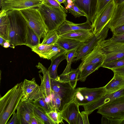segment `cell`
<instances>
[{"label": "cell", "instance_id": "obj_40", "mask_svg": "<svg viewBox=\"0 0 124 124\" xmlns=\"http://www.w3.org/2000/svg\"><path fill=\"white\" fill-rule=\"evenodd\" d=\"M42 3L49 7L58 8L63 9L66 13L68 10L64 8L57 0H42Z\"/></svg>", "mask_w": 124, "mask_h": 124}, {"label": "cell", "instance_id": "obj_8", "mask_svg": "<svg viewBox=\"0 0 124 124\" xmlns=\"http://www.w3.org/2000/svg\"><path fill=\"white\" fill-rule=\"evenodd\" d=\"M116 7L114 0H112L95 17L92 24L93 28V32L95 35H98L108 24L112 17Z\"/></svg>", "mask_w": 124, "mask_h": 124}, {"label": "cell", "instance_id": "obj_26", "mask_svg": "<svg viewBox=\"0 0 124 124\" xmlns=\"http://www.w3.org/2000/svg\"><path fill=\"white\" fill-rule=\"evenodd\" d=\"M9 29V22L6 11L1 10L0 14V36L7 41Z\"/></svg>", "mask_w": 124, "mask_h": 124}, {"label": "cell", "instance_id": "obj_17", "mask_svg": "<svg viewBox=\"0 0 124 124\" xmlns=\"http://www.w3.org/2000/svg\"><path fill=\"white\" fill-rule=\"evenodd\" d=\"M78 30L93 31V28L92 23L88 21L83 23L76 24L66 20L56 31L59 36L70 31Z\"/></svg>", "mask_w": 124, "mask_h": 124}, {"label": "cell", "instance_id": "obj_10", "mask_svg": "<svg viewBox=\"0 0 124 124\" xmlns=\"http://www.w3.org/2000/svg\"><path fill=\"white\" fill-rule=\"evenodd\" d=\"M51 85L52 91L59 96L62 100L64 106L72 100L75 89L73 88L69 82H62L51 78Z\"/></svg>", "mask_w": 124, "mask_h": 124}, {"label": "cell", "instance_id": "obj_42", "mask_svg": "<svg viewBox=\"0 0 124 124\" xmlns=\"http://www.w3.org/2000/svg\"><path fill=\"white\" fill-rule=\"evenodd\" d=\"M109 39L112 41L124 44V33L119 35H113Z\"/></svg>", "mask_w": 124, "mask_h": 124}, {"label": "cell", "instance_id": "obj_38", "mask_svg": "<svg viewBox=\"0 0 124 124\" xmlns=\"http://www.w3.org/2000/svg\"><path fill=\"white\" fill-rule=\"evenodd\" d=\"M101 124H124V118L109 117L102 115Z\"/></svg>", "mask_w": 124, "mask_h": 124}, {"label": "cell", "instance_id": "obj_33", "mask_svg": "<svg viewBox=\"0 0 124 124\" xmlns=\"http://www.w3.org/2000/svg\"><path fill=\"white\" fill-rule=\"evenodd\" d=\"M50 98L51 103L53 109H56L60 112L64 106L62 100L59 96L57 93L52 91Z\"/></svg>", "mask_w": 124, "mask_h": 124}, {"label": "cell", "instance_id": "obj_6", "mask_svg": "<svg viewBox=\"0 0 124 124\" xmlns=\"http://www.w3.org/2000/svg\"><path fill=\"white\" fill-rule=\"evenodd\" d=\"M102 53L106 56L103 63L124 57V44L111 40L101 41L99 44Z\"/></svg>", "mask_w": 124, "mask_h": 124}, {"label": "cell", "instance_id": "obj_44", "mask_svg": "<svg viewBox=\"0 0 124 124\" xmlns=\"http://www.w3.org/2000/svg\"><path fill=\"white\" fill-rule=\"evenodd\" d=\"M12 118L7 123V124H19L16 113L15 112L12 114Z\"/></svg>", "mask_w": 124, "mask_h": 124}, {"label": "cell", "instance_id": "obj_4", "mask_svg": "<svg viewBox=\"0 0 124 124\" xmlns=\"http://www.w3.org/2000/svg\"><path fill=\"white\" fill-rule=\"evenodd\" d=\"M20 11L39 38H44L48 31L38 8H31Z\"/></svg>", "mask_w": 124, "mask_h": 124}, {"label": "cell", "instance_id": "obj_20", "mask_svg": "<svg viewBox=\"0 0 124 124\" xmlns=\"http://www.w3.org/2000/svg\"><path fill=\"white\" fill-rule=\"evenodd\" d=\"M124 24V2L116 5L112 17L108 24L112 31Z\"/></svg>", "mask_w": 124, "mask_h": 124}, {"label": "cell", "instance_id": "obj_5", "mask_svg": "<svg viewBox=\"0 0 124 124\" xmlns=\"http://www.w3.org/2000/svg\"><path fill=\"white\" fill-rule=\"evenodd\" d=\"M106 93L104 86L92 88H78L75 89L72 100L79 106H83L99 99Z\"/></svg>", "mask_w": 124, "mask_h": 124}, {"label": "cell", "instance_id": "obj_35", "mask_svg": "<svg viewBox=\"0 0 124 124\" xmlns=\"http://www.w3.org/2000/svg\"><path fill=\"white\" fill-rule=\"evenodd\" d=\"M124 66V57L104 63L101 67L112 70Z\"/></svg>", "mask_w": 124, "mask_h": 124}, {"label": "cell", "instance_id": "obj_43", "mask_svg": "<svg viewBox=\"0 0 124 124\" xmlns=\"http://www.w3.org/2000/svg\"><path fill=\"white\" fill-rule=\"evenodd\" d=\"M113 35H119L124 33V24L118 27L112 31Z\"/></svg>", "mask_w": 124, "mask_h": 124}, {"label": "cell", "instance_id": "obj_30", "mask_svg": "<svg viewBox=\"0 0 124 124\" xmlns=\"http://www.w3.org/2000/svg\"><path fill=\"white\" fill-rule=\"evenodd\" d=\"M33 103L41 110L48 113L52 110V108L50 101V96H45L36 100H33Z\"/></svg>", "mask_w": 124, "mask_h": 124}, {"label": "cell", "instance_id": "obj_36", "mask_svg": "<svg viewBox=\"0 0 124 124\" xmlns=\"http://www.w3.org/2000/svg\"><path fill=\"white\" fill-rule=\"evenodd\" d=\"M46 113L55 124L63 123V119L60 111L56 109L53 108L50 111Z\"/></svg>", "mask_w": 124, "mask_h": 124}, {"label": "cell", "instance_id": "obj_31", "mask_svg": "<svg viewBox=\"0 0 124 124\" xmlns=\"http://www.w3.org/2000/svg\"><path fill=\"white\" fill-rule=\"evenodd\" d=\"M59 38L56 30L48 32L41 44L48 45H54L57 43Z\"/></svg>", "mask_w": 124, "mask_h": 124}, {"label": "cell", "instance_id": "obj_1", "mask_svg": "<svg viewBox=\"0 0 124 124\" xmlns=\"http://www.w3.org/2000/svg\"><path fill=\"white\" fill-rule=\"evenodd\" d=\"M9 22L8 41L10 47L14 48L17 46L25 45L26 41L28 23L19 10L6 11Z\"/></svg>", "mask_w": 124, "mask_h": 124}, {"label": "cell", "instance_id": "obj_49", "mask_svg": "<svg viewBox=\"0 0 124 124\" xmlns=\"http://www.w3.org/2000/svg\"><path fill=\"white\" fill-rule=\"evenodd\" d=\"M10 45L8 41H6L3 44V46L5 48H8L10 47Z\"/></svg>", "mask_w": 124, "mask_h": 124}, {"label": "cell", "instance_id": "obj_41", "mask_svg": "<svg viewBox=\"0 0 124 124\" xmlns=\"http://www.w3.org/2000/svg\"><path fill=\"white\" fill-rule=\"evenodd\" d=\"M96 0V10L95 17L98 16L105 7L112 0Z\"/></svg>", "mask_w": 124, "mask_h": 124}, {"label": "cell", "instance_id": "obj_3", "mask_svg": "<svg viewBox=\"0 0 124 124\" xmlns=\"http://www.w3.org/2000/svg\"><path fill=\"white\" fill-rule=\"evenodd\" d=\"M38 9L48 32L56 30L66 20L67 15L62 9L41 4Z\"/></svg>", "mask_w": 124, "mask_h": 124}, {"label": "cell", "instance_id": "obj_48", "mask_svg": "<svg viewBox=\"0 0 124 124\" xmlns=\"http://www.w3.org/2000/svg\"><path fill=\"white\" fill-rule=\"evenodd\" d=\"M77 124H84L82 117L81 113L79 111L77 115Z\"/></svg>", "mask_w": 124, "mask_h": 124}, {"label": "cell", "instance_id": "obj_12", "mask_svg": "<svg viewBox=\"0 0 124 124\" xmlns=\"http://www.w3.org/2000/svg\"><path fill=\"white\" fill-rule=\"evenodd\" d=\"M23 90L22 101L36 100L44 96L35 78L30 80L25 79L23 82Z\"/></svg>", "mask_w": 124, "mask_h": 124}, {"label": "cell", "instance_id": "obj_50", "mask_svg": "<svg viewBox=\"0 0 124 124\" xmlns=\"http://www.w3.org/2000/svg\"><path fill=\"white\" fill-rule=\"evenodd\" d=\"M58 2L61 4L63 3L66 7L68 4L67 2V0H57Z\"/></svg>", "mask_w": 124, "mask_h": 124}, {"label": "cell", "instance_id": "obj_29", "mask_svg": "<svg viewBox=\"0 0 124 124\" xmlns=\"http://www.w3.org/2000/svg\"><path fill=\"white\" fill-rule=\"evenodd\" d=\"M33 109L34 115L41 120L44 124H55L47 115L33 103V100H30Z\"/></svg>", "mask_w": 124, "mask_h": 124}, {"label": "cell", "instance_id": "obj_25", "mask_svg": "<svg viewBox=\"0 0 124 124\" xmlns=\"http://www.w3.org/2000/svg\"><path fill=\"white\" fill-rule=\"evenodd\" d=\"M83 42L71 39L59 37L57 43L67 52L77 49Z\"/></svg>", "mask_w": 124, "mask_h": 124}, {"label": "cell", "instance_id": "obj_16", "mask_svg": "<svg viewBox=\"0 0 124 124\" xmlns=\"http://www.w3.org/2000/svg\"><path fill=\"white\" fill-rule=\"evenodd\" d=\"M79 106L73 100L66 104L60 112L63 119L69 124H77Z\"/></svg>", "mask_w": 124, "mask_h": 124}, {"label": "cell", "instance_id": "obj_46", "mask_svg": "<svg viewBox=\"0 0 124 124\" xmlns=\"http://www.w3.org/2000/svg\"><path fill=\"white\" fill-rule=\"evenodd\" d=\"M81 113L82 117L84 124H89L88 118V116L89 115L85 111H82Z\"/></svg>", "mask_w": 124, "mask_h": 124}, {"label": "cell", "instance_id": "obj_9", "mask_svg": "<svg viewBox=\"0 0 124 124\" xmlns=\"http://www.w3.org/2000/svg\"><path fill=\"white\" fill-rule=\"evenodd\" d=\"M109 28L108 24L97 35L94 34L93 37L86 42L83 43L77 50V57L74 62H77L92 51L102 41L107 37Z\"/></svg>", "mask_w": 124, "mask_h": 124}, {"label": "cell", "instance_id": "obj_7", "mask_svg": "<svg viewBox=\"0 0 124 124\" xmlns=\"http://www.w3.org/2000/svg\"><path fill=\"white\" fill-rule=\"evenodd\" d=\"M97 113L115 118H124V95L118 97L101 106Z\"/></svg>", "mask_w": 124, "mask_h": 124}, {"label": "cell", "instance_id": "obj_28", "mask_svg": "<svg viewBox=\"0 0 124 124\" xmlns=\"http://www.w3.org/2000/svg\"><path fill=\"white\" fill-rule=\"evenodd\" d=\"M40 39L38 36L28 24L25 45L32 49L40 44Z\"/></svg>", "mask_w": 124, "mask_h": 124}, {"label": "cell", "instance_id": "obj_32", "mask_svg": "<svg viewBox=\"0 0 124 124\" xmlns=\"http://www.w3.org/2000/svg\"><path fill=\"white\" fill-rule=\"evenodd\" d=\"M53 45H48L40 44L31 49L32 51L38 54L40 57L46 59L47 54Z\"/></svg>", "mask_w": 124, "mask_h": 124}, {"label": "cell", "instance_id": "obj_14", "mask_svg": "<svg viewBox=\"0 0 124 124\" xmlns=\"http://www.w3.org/2000/svg\"><path fill=\"white\" fill-rule=\"evenodd\" d=\"M16 110L19 124H31L32 118L34 114L30 100H21Z\"/></svg>", "mask_w": 124, "mask_h": 124}, {"label": "cell", "instance_id": "obj_18", "mask_svg": "<svg viewBox=\"0 0 124 124\" xmlns=\"http://www.w3.org/2000/svg\"><path fill=\"white\" fill-rule=\"evenodd\" d=\"M105 58L106 56L102 53L98 44L81 59L82 62L78 68H79L86 64L104 62Z\"/></svg>", "mask_w": 124, "mask_h": 124}, {"label": "cell", "instance_id": "obj_53", "mask_svg": "<svg viewBox=\"0 0 124 124\" xmlns=\"http://www.w3.org/2000/svg\"><path fill=\"white\" fill-rule=\"evenodd\" d=\"M67 4H71L73 3V0H67Z\"/></svg>", "mask_w": 124, "mask_h": 124}, {"label": "cell", "instance_id": "obj_24", "mask_svg": "<svg viewBox=\"0 0 124 124\" xmlns=\"http://www.w3.org/2000/svg\"><path fill=\"white\" fill-rule=\"evenodd\" d=\"M103 62H102L95 64H86L78 68L80 72L78 80L85 81L88 76L101 67Z\"/></svg>", "mask_w": 124, "mask_h": 124}, {"label": "cell", "instance_id": "obj_47", "mask_svg": "<svg viewBox=\"0 0 124 124\" xmlns=\"http://www.w3.org/2000/svg\"><path fill=\"white\" fill-rule=\"evenodd\" d=\"M31 124H44L41 120L34 115L32 118Z\"/></svg>", "mask_w": 124, "mask_h": 124}, {"label": "cell", "instance_id": "obj_27", "mask_svg": "<svg viewBox=\"0 0 124 124\" xmlns=\"http://www.w3.org/2000/svg\"><path fill=\"white\" fill-rule=\"evenodd\" d=\"M77 49L67 52L66 59L67 61V64L62 73L59 76L60 81L63 82H67V76L68 74L71 70V64L72 62H74V59L77 57Z\"/></svg>", "mask_w": 124, "mask_h": 124}, {"label": "cell", "instance_id": "obj_37", "mask_svg": "<svg viewBox=\"0 0 124 124\" xmlns=\"http://www.w3.org/2000/svg\"><path fill=\"white\" fill-rule=\"evenodd\" d=\"M66 52L60 47L56 43L53 45L47 54L46 59H50L52 58Z\"/></svg>", "mask_w": 124, "mask_h": 124}, {"label": "cell", "instance_id": "obj_2", "mask_svg": "<svg viewBox=\"0 0 124 124\" xmlns=\"http://www.w3.org/2000/svg\"><path fill=\"white\" fill-rule=\"evenodd\" d=\"M23 82L17 83L0 99V124H6L16 110L23 95Z\"/></svg>", "mask_w": 124, "mask_h": 124}, {"label": "cell", "instance_id": "obj_39", "mask_svg": "<svg viewBox=\"0 0 124 124\" xmlns=\"http://www.w3.org/2000/svg\"><path fill=\"white\" fill-rule=\"evenodd\" d=\"M67 10L75 17L86 16L85 13L80 9L73 3L72 4L71 7Z\"/></svg>", "mask_w": 124, "mask_h": 124}, {"label": "cell", "instance_id": "obj_21", "mask_svg": "<svg viewBox=\"0 0 124 124\" xmlns=\"http://www.w3.org/2000/svg\"><path fill=\"white\" fill-rule=\"evenodd\" d=\"M93 31L78 30L71 31L60 35L59 37L71 39L85 43L93 36Z\"/></svg>", "mask_w": 124, "mask_h": 124}, {"label": "cell", "instance_id": "obj_13", "mask_svg": "<svg viewBox=\"0 0 124 124\" xmlns=\"http://www.w3.org/2000/svg\"><path fill=\"white\" fill-rule=\"evenodd\" d=\"M123 95L124 88L111 93H106L99 99L83 105L84 111L89 115L104 104Z\"/></svg>", "mask_w": 124, "mask_h": 124}, {"label": "cell", "instance_id": "obj_23", "mask_svg": "<svg viewBox=\"0 0 124 124\" xmlns=\"http://www.w3.org/2000/svg\"><path fill=\"white\" fill-rule=\"evenodd\" d=\"M66 52L50 59L51 64L47 70L51 79L60 80L59 76L57 74V68L60 63L64 60L66 59Z\"/></svg>", "mask_w": 124, "mask_h": 124}, {"label": "cell", "instance_id": "obj_51", "mask_svg": "<svg viewBox=\"0 0 124 124\" xmlns=\"http://www.w3.org/2000/svg\"><path fill=\"white\" fill-rule=\"evenodd\" d=\"M7 40L0 36V44L1 46H3V44Z\"/></svg>", "mask_w": 124, "mask_h": 124}, {"label": "cell", "instance_id": "obj_19", "mask_svg": "<svg viewBox=\"0 0 124 124\" xmlns=\"http://www.w3.org/2000/svg\"><path fill=\"white\" fill-rule=\"evenodd\" d=\"M36 67L40 69L39 72L42 73L43 75L42 76L40 74H39V77L41 81L40 86L41 90L45 96L48 97L51 95L52 93L51 78L49 72L46 68L40 62L38 63Z\"/></svg>", "mask_w": 124, "mask_h": 124}, {"label": "cell", "instance_id": "obj_22", "mask_svg": "<svg viewBox=\"0 0 124 124\" xmlns=\"http://www.w3.org/2000/svg\"><path fill=\"white\" fill-rule=\"evenodd\" d=\"M104 87L106 93H107L124 88V76L114 73L113 78Z\"/></svg>", "mask_w": 124, "mask_h": 124}, {"label": "cell", "instance_id": "obj_34", "mask_svg": "<svg viewBox=\"0 0 124 124\" xmlns=\"http://www.w3.org/2000/svg\"><path fill=\"white\" fill-rule=\"evenodd\" d=\"M80 70L78 67L75 69H71L68 74L67 81L69 82L71 86L75 89L77 82L78 80Z\"/></svg>", "mask_w": 124, "mask_h": 124}, {"label": "cell", "instance_id": "obj_45", "mask_svg": "<svg viewBox=\"0 0 124 124\" xmlns=\"http://www.w3.org/2000/svg\"><path fill=\"white\" fill-rule=\"evenodd\" d=\"M114 73L124 76V66L111 70Z\"/></svg>", "mask_w": 124, "mask_h": 124}, {"label": "cell", "instance_id": "obj_52", "mask_svg": "<svg viewBox=\"0 0 124 124\" xmlns=\"http://www.w3.org/2000/svg\"><path fill=\"white\" fill-rule=\"evenodd\" d=\"M116 5L124 2V0H114Z\"/></svg>", "mask_w": 124, "mask_h": 124}, {"label": "cell", "instance_id": "obj_11", "mask_svg": "<svg viewBox=\"0 0 124 124\" xmlns=\"http://www.w3.org/2000/svg\"><path fill=\"white\" fill-rule=\"evenodd\" d=\"M42 0H1L2 10H21L31 8L38 7L42 3Z\"/></svg>", "mask_w": 124, "mask_h": 124}, {"label": "cell", "instance_id": "obj_15", "mask_svg": "<svg viewBox=\"0 0 124 124\" xmlns=\"http://www.w3.org/2000/svg\"><path fill=\"white\" fill-rule=\"evenodd\" d=\"M73 3L85 14L86 21L93 23L96 16V0H73Z\"/></svg>", "mask_w": 124, "mask_h": 124}]
</instances>
